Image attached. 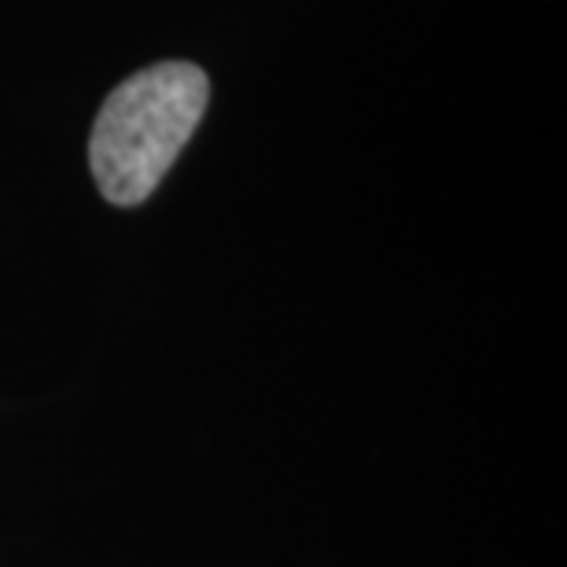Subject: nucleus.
Segmentation results:
<instances>
[{
	"label": "nucleus",
	"mask_w": 567,
	"mask_h": 567,
	"mask_svg": "<svg viewBox=\"0 0 567 567\" xmlns=\"http://www.w3.org/2000/svg\"><path fill=\"white\" fill-rule=\"evenodd\" d=\"M207 100L210 78L185 60L144 66L111 89L89 137V166L104 199L137 207L152 196L192 141Z\"/></svg>",
	"instance_id": "obj_1"
}]
</instances>
